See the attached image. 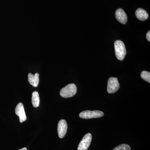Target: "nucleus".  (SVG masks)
Segmentation results:
<instances>
[{
  "label": "nucleus",
  "mask_w": 150,
  "mask_h": 150,
  "mask_svg": "<svg viewBox=\"0 0 150 150\" xmlns=\"http://www.w3.org/2000/svg\"><path fill=\"white\" fill-rule=\"evenodd\" d=\"M39 74L36 73L35 75H33L29 73L28 75V81L29 83L33 87H37L39 83Z\"/></svg>",
  "instance_id": "9"
},
{
  "label": "nucleus",
  "mask_w": 150,
  "mask_h": 150,
  "mask_svg": "<svg viewBox=\"0 0 150 150\" xmlns=\"http://www.w3.org/2000/svg\"><path fill=\"white\" fill-rule=\"evenodd\" d=\"M146 37L147 39L149 42L150 41V31L147 33L146 35Z\"/></svg>",
  "instance_id": "14"
},
{
  "label": "nucleus",
  "mask_w": 150,
  "mask_h": 150,
  "mask_svg": "<svg viewBox=\"0 0 150 150\" xmlns=\"http://www.w3.org/2000/svg\"><path fill=\"white\" fill-rule=\"evenodd\" d=\"M120 87L118 79L116 78L110 77L108 81L107 92L109 93H113L116 92Z\"/></svg>",
  "instance_id": "4"
},
{
  "label": "nucleus",
  "mask_w": 150,
  "mask_h": 150,
  "mask_svg": "<svg viewBox=\"0 0 150 150\" xmlns=\"http://www.w3.org/2000/svg\"><path fill=\"white\" fill-rule=\"evenodd\" d=\"M76 92V86L74 84L71 83L62 88L60 91V94L62 97L67 98L74 96Z\"/></svg>",
  "instance_id": "2"
},
{
  "label": "nucleus",
  "mask_w": 150,
  "mask_h": 150,
  "mask_svg": "<svg viewBox=\"0 0 150 150\" xmlns=\"http://www.w3.org/2000/svg\"><path fill=\"white\" fill-rule=\"evenodd\" d=\"M15 113L19 117L20 122L21 123H23L26 121L27 117L25 115L23 104L21 103H19L17 105L15 109Z\"/></svg>",
  "instance_id": "7"
},
{
  "label": "nucleus",
  "mask_w": 150,
  "mask_h": 150,
  "mask_svg": "<svg viewBox=\"0 0 150 150\" xmlns=\"http://www.w3.org/2000/svg\"><path fill=\"white\" fill-rule=\"evenodd\" d=\"M104 113L100 110H85L81 112L79 117L83 119H90L93 118H98L103 116Z\"/></svg>",
  "instance_id": "3"
},
{
  "label": "nucleus",
  "mask_w": 150,
  "mask_h": 150,
  "mask_svg": "<svg viewBox=\"0 0 150 150\" xmlns=\"http://www.w3.org/2000/svg\"><path fill=\"white\" fill-rule=\"evenodd\" d=\"M67 129H68V126H67V121L63 119L60 120L58 123V129H57L59 138L62 139L65 137V135L67 134Z\"/></svg>",
  "instance_id": "6"
},
{
  "label": "nucleus",
  "mask_w": 150,
  "mask_h": 150,
  "mask_svg": "<svg viewBox=\"0 0 150 150\" xmlns=\"http://www.w3.org/2000/svg\"><path fill=\"white\" fill-rule=\"evenodd\" d=\"M91 134L90 133L86 134L80 143L77 150H87L91 143Z\"/></svg>",
  "instance_id": "5"
},
{
  "label": "nucleus",
  "mask_w": 150,
  "mask_h": 150,
  "mask_svg": "<svg viewBox=\"0 0 150 150\" xmlns=\"http://www.w3.org/2000/svg\"><path fill=\"white\" fill-rule=\"evenodd\" d=\"M115 55L118 60L122 61L126 54V47L123 41L117 40L114 43Z\"/></svg>",
  "instance_id": "1"
},
{
  "label": "nucleus",
  "mask_w": 150,
  "mask_h": 150,
  "mask_svg": "<svg viewBox=\"0 0 150 150\" xmlns=\"http://www.w3.org/2000/svg\"><path fill=\"white\" fill-rule=\"evenodd\" d=\"M136 16L137 18L142 21L147 19L149 14L146 11L142 8L137 9L136 11Z\"/></svg>",
  "instance_id": "10"
},
{
  "label": "nucleus",
  "mask_w": 150,
  "mask_h": 150,
  "mask_svg": "<svg viewBox=\"0 0 150 150\" xmlns=\"http://www.w3.org/2000/svg\"><path fill=\"white\" fill-rule=\"evenodd\" d=\"M115 16L116 19L122 24H125L127 23V15L122 9H118L115 11Z\"/></svg>",
  "instance_id": "8"
},
{
  "label": "nucleus",
  "mask_w": 150,
  "mask_h": 150,
  "mask_svg": "<svg viewBox=\"0 0 150 150\" xmlns=\"http://www.w3.org/2000/svg\"><path fill=\"white\" fill-rule=\"evenodd\" d=\"M112 150H131V149L129 145L122 144L117 146Z\"/></svg>",
  "instance_id": "13"
},
{
  "label": "nucleus",
  "mask_w": 150,
  "mask_h": 150,
  "mask_svg": "<svg viewBox=\"0 0 150 150\" xmlns=\"http://www.w3.org/2000/svg\"><path fill=\"white\" fill-rule=\"evenodd\" d=\"M141 77L144 80L150 83V73L146 71H143L141 74Z\"/></svg>",
  "instance_id": "12"
},
{
  "label": "nucleus",
  "mask_w": 150,
  "mask_h": 150,
  "mask_svg": "<svg viewBox=\"0 0 150 150\" xmlns=\"http://www.w3.org/2000/svg\"><path fill=\"white\" fill-rule=\"evenodd\" d=\"M18 150H27V149L26 148H22V149H20Z\"/></svg>",
  "instance_id": "15"
},
{
  "label": "nucleus",
  "mask_w": 150,
  "mask_h": 150,
  "mask_svg": "<svg viewBox=\"0 0 150 150\" xmlns=\"http://www.w3.org/2000/svg\"><path fill=\"white\" fill-rule=\"evenodd\" d=\"M32 103L33 107H38L40 104V97L37 91L33 92L32 96Z\"/></svg>",
  "instance_id": "11"
}]
</instances>
